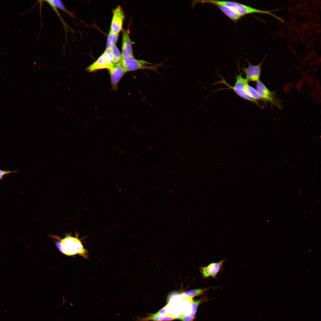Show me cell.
I'll use <instances>...</instances> for the list:
<instances>
[{
    "instance_id": "obj_1",
    "label": "cell",
    "mask_w": 321,
    "mask_h": 321,
    "mask_svg": "<svg viewBox=\"0 0 321 321\" xmlns=\"http://www.w3.org/2000/svg\"><path fill=\"white\" fill-rule=\"evenodd\" d=\"M50 236L56 240V246L63 254L68 256L78 254L86 259H88V251L84 248L78 233L76 232L75 236L71 233H67L62 238L56 235Z\"/></svg>"
},
{
    "instance_id": "obj_2",
    "label": "cell",
    "mask_w": 321,
    "mask_h": 321,
    "mask_svg": "<svg viewBox=\"0 0 321 321\" xmlns=\"http://www.w3.org/2000/svg\"><path fill=\"white\" fill-rule=\"evenodd\" d=\"M197 3L210 4L216 6L221 5L226 6L232 9L242 16L255 13L267 14L272 16L282 22H284L282 19L272 13V10H262L236 2L212 0L194 1L195 4Z\"/></svg>"
},
{
    "instance_id": "obj_3",
    "label": "cell",
    "mask_w": 321,
    "mask_h": 321,
    "mask_svg": "<svg viewBox=\"0 0 321 321\" xmlns=\"http://www.w3.org/2000/svg\"><path fill=\"white\" fill-rule=\"evenodd\" d=\"M120 62L126 72L139 69H147L159 73H160L157 70L158 68L164 65L162 63L152 66L148 65L147 64H152L143 60L136 59L133 56L122 58Z\"/></svg>"
},
{
    "instance_id": "obj_4",
    "label": "cell",
    "mask_w": 321,
    "mask_h": 321,
    "mask_svg": "<svg viewBox=\"0 0 321 321\" xmlns=\"http://www.w3.org/2000/svg\"><path fill=\"white\" fill-rule=\"evenodd\" d=\"M236 82L233 86H232L227 84L229 88L233 89L237 95L240 97L246 100L257 103L251 98L246 93L245 90L246 85L248 82L242 76L240 72L239 74L237 75L236 77Z\"/></svg>"
},
{
    "instance_id": "obj_5",
    "label": "cell",
    "mask_w": 321,
    "mask_h": 321,
    "mask_svg": "<svg viewBox=\"0 0 321 321\" xmlns=\"http://www.w3.org/2000/svg\"><path fill=\"white\" fill-rule=\"evenodd\" d=\"M266 56L260 63L256 65H252L247 61L248 66L243 69V73L245 74L246 79L248 81L257 82L260 80L261 72V66L265 60Z\"/></svg>"
},
{
    "instance_id": "obj_6",
    "label": "cell",
    "mask_w": 321,
    "mask_h": 321,
    "mask_svg": "<svg viewBox=\"0 0 321 321\" xmlns=\"http://www.w3.org/2000/svg\"><path fill=\"white\" fill-rule=\"evenodd\" d=\"M113 15L110 31L115 33H119L121 30L125 15L122 7L118 5L113 10Z\"/></svg>"
},
{
    "instance_id": "obj_7",
    "label": "cell",
    "mask_w": 321,
    "mask_h": 321,
    "mask_svg": "<svg viewBox=\"0 0 321 321\" xmlns=\"http://www.w3.org/2000/svg\"><path fill=\"white\" fill-rule=\"evenodd\" d=\"M225 261L224 259L218 262L211 263L207 266L201 267L199 270L202 278L206 279L211 277L216 278L218 273L221 271Z\"/></svg>"
},
{
    "instance_id": "obj_8",
    "label": "cell",
    "mask_w": 321,
    "mask_h": 321,
    "mask_svg": "<svg viewBox=\"0 0 321 321\" xmlns=\"http://www.w3.org/2000/svg\"><path fill=\"white\" fill-rule=\"evenodd\" d=\"M108 70L112 89L113 90H117L119 82L126 72L120 62L114 63Z\"/></svg>"
},
{
    "instance_id": "obj_9",
    "label": "cell",
    "mask_w": 321,
    "mask_h": 321,
    "mask_svg": "<svg viewBox=\"0 0 321 321\" xmlns=\"http://www.w3.org/2000/svg\"><path fill=\"white\" fill-rule=\"evenodd\" d=\"M113 64L109 62L103 53L95 62L86 67V70L90 72L103 69L108 70Z\"/></svg>"
},
{
    "instance_id": "obj_10",
    "label": "cell",
    "mask_w": 321,
    "mask_h": 321,
    "mask_svg": "<svg viewBox=\"0 0 321 321\" xmlns=\"http://www.w3.org/2000/svg\"><path fill=\"white\" fill-rule=\"evenodd\" d=\"M208 299L207 297H204L199 299L191 300V311L189 314H182L178 318L181 321H192L194 318L198 306L200 304L207 301Z\"/></svg>"
},
{
    "instance_id": "obj_11",
    "label": "cell",
    "mask_w": 321,
    "mask_h": 321,
    "mask_svg": "<svg viewBox=\"0 0 321 321\" xmlns=\"http://www.w3.org/2000/svg\"><path fill=\"white\" fill-rule=\"evenodd\" d=\"M129 32L127 30H123L122 59L128 56H133L132 43Z\"/></svg>"
},
{
    "instance_id": "obj_12",
    "label": "cell",
    "mask_w": 321,
    "mask_h": 321,
    "mask_svg": "<svg viewBox=\"0 0 321 321\" xmlns=\"http://www.w3.org/2000/svg\"><path fill=\"white\" fill-rule=\"evenodd\" d=\"M256 88L261 99L276 104L273 93L260 81L257 82Z\"/></svg>"
},
{
    "instance_id": "obj_13",
    "label": "cell",
    "mask_w": 321,
    "mask_h": 321,
    "mask_svg": "<svg viewBox=\"0 0 321 321\" xmlns=\"http://www.w3.org/2000/svg\"><path fill=\"white\" fill-rule=\"evenodd\" d=\"M147 316L144 317H131L136 319L134 321H170L177 319V318L171 315H161L158 312L155 314H148Z\"/></svg>"
},
{
    "instance_id": "obj_14",
    "label": "cell",
    "mask_w": 321,
    "mask_h": 321,
    "mask_svg": "<svg viewBox=\"0 0 321 321\" xmlns=\"http://www.w3.org/2000/svg\"><path fill=\"white\" fill-rule=\"evenodd\" d=\"M227 17L232 20L236 22L242 17L231 8L224 5H216Z\"/></svg>"
},
{
    "instance_id": "obj_15",
    "label": "cell",
    "mask_w": 321,
    "mask_h": 321,
    "mask_svg": "<svg viewBox=\"0 0 321 321\" xmlns=\"http://www.w3.org/2000/svg\"><path fill=\"white\" fill-rule=\"evenodd\" d=\"M211 288L208 287L205 288H199L188 291L182 293V294L186 298L192 299L195 297L203 295L205 292Z\"/></svg>"
},
{
    "instance_id": "obj_16",
    "label": "cell",
    "mask_w": 321,
    "mask_h": 321,
    "mask_svg": "<svg viewBox=\"0 0 321 321\" xmlns=\"http://www.w3.org/2000/svg\"><path fill=\"white\" fill-rule=\"evenodd\" d=\"M245 90L247 94L257 103V100L261 99L260 96L256 89L250 86L248 83L245 87Z\"/></svg>"
},
{
    "instance_id": "obj_17",
    "label": "cell",
    "mask_w": 321,
    "mask_h": 321,
    "mask_svg": "<svg viewBox=\"0 0 321 321\" xmlns=\"http://www.w3.org/2000/svg\"><path fill=\"white\" fill-rule=\"evenodd\" d=\"M119 35V33H115L110 31L108 35L106 46L107 48H111L117 42Z\"/></svg>"
},
{
    "instance_id": "obj_18",
    "label": "cell",
    "mask_w": 321,
    "mask_h": 321,
    "mask_svg": "<svg viewBox=\"0 0 321 321\" xmlns=\"http://www.w3.org/2000/svg\"><path fill=\"white\" fill-rule=\"evenodd\" d=\"M113 57V63H117L120 62L122 59V55L119 50L115 45L111 47Z\"/></svg>"
},
{
    "instance_id": "obj_19",
    "label": "cell",
    "mask_w": 321,
    "mask_h": 321,
    "mask_svg": "<svg viewBox=\"0 0 321 321\" xmlns=\"http://www.w3.org/2000/svg\"><path fill=\"white\" fill-rule=\"evenodd\" d=\"M45 1L47 2L51 6L57 7L67 13L69 12L66 10L64 4L60 0H46Z\"/></svg>"
},
{
    "instance_id": "obj_20",
    "label": "cell",
    "mask_w": 321,
    "mask_h": 321,
    "mask_svg": "<svg viewBox=\"0 0 321 321\" xmlns=\"http://www.w3.org/2000/svg\"><path fill=\"white\" fill-rule=\"evenodd\" d=\"M17 170L15 171H6L0 169V181L2 180L4 176L6 174H9L11 173L16 172Z\"/></svg>"
}]
</instances>
